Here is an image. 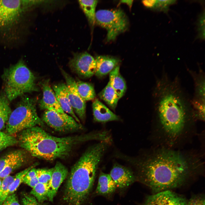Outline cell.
Masks as SVG:
<instances>
[{"instance_id":"cell-39","label":"cell","mask_w":205,"mask_h":205,"mask_svg":"<svg viewBox=\"0 0 205 205\" xmlns=\"http://www.w3.org/2000/svg\"><path fill=\"white\" fill-rule=\"evenodd\" d=\"M133 0H122L120 1L121 3H125L127 4L130 8L132 6L133 3Z\"/></svg>"},{"instance_id":"cell-32","label":"cell","mask_w":205,"mask_h":205,"mask_svg":"<svg viewBox=\"0 0 205 205\" xmlns=\"http://www.w3.org/2000/svg\"><path fill=\"white\" fill-rule=\"evenodd\" d=\"M176 1V0H152L150 9L167 12L169 6L175 4Z\"/></svg>"},{"instance_id":"cell-6","label":"cell","mask_w":205,"mask_h":205,"mask_svg":"<svg viewBox=\"0 0 205 205\" xmlns=\"http://www.w3.org/2000/svg\"><path fill=\"white\" fill-rule=\"evenodd\" d=\"M44 125L37 113L36 100L25 96L11 112L6 125L5 132L14 136L26 129Z\"/></svg>"},{"instance_id":"cell-8","label":"cell","mask_w":205,"mask_h":205,"mask_svg":"<svg viewBox=\"0 0 205 205\" xmlns=\"http://www.w3.org/2000/svg\"><path fill=\"white\" fill-rule=\"evenodd\" d=\"M41 119L44 123L59 132H73L82 130L83 128L81 124L65 112L60 113L46 110Z\"/></svg>"},{"instance_id":"cell-1","label":"cell","mask_w":205,"mask_h":205,"mask_svg":"<svg viewBox=\"0 0 205 205\" xmlns=\"http://www.w3.org/2000/svg\"><path fill=\"white\" fill-rule=\"evenodd\" d=\"M194 155L161 148L154 149L137 163L136 177L155 193L179 187L201 166Z\"/></svg>"},{"instance_id":"cell-33","label":"cell","mask_w":205,"mask_h":205,"mask_svg":"<svg viewBox=\"0 0 205 205\" xmlns=\"http://www.w3.org/2000/svg\"><path fill=\"white\" fill-rule=\"evenodd\" d=\"M19 150L7 153L0 158V173L8 163L12 160L18 153Z\"/></svg>"},{"instance_id":"cell-14","label":"cell","mask_w":205,"mask_h":205,"mask_svg":"<svg viewBox=\"0 0 205 205\" xmlns=\"http://www.w3.org/2000/svg\"><path fill=\"white\" fill-rule=\"evenodd\" d=\"M43 92L42 97L39 106L41 109L54 111L60 113L65 112L62 109L52 88L49 79L45 80L40 83Z\"/></svg>"},{"instance_id":"cell-28","label":"cell","mask_w":205,"mask_h":205,"mask_svg":"<svg viewBox=\"0 0 205 205\" xmlns=\"http://www.w3.org/2000/svg\"><path fill=\"white\" fill-rule=\"evenodd\" d=\"M15 176L10 175L3 179L0 188V205L9 195L10 186L13 183Z\"/></svg>"},{"instance_id":"cell-26","label":"cell","mask_w":205,"mask_h":205,"mask_svg":"<svg viewBox=\"0 0 205 205\" xmlns=\"http://www.w3.org/2000/svg\"><path fill=\"white\" fill-rule=\"evenodd\" d=\"M9 101L5 94L0 96V131L5 128L12 112Z\"/></svg>"},{"instance_id":"cell-19","label":"cell","mask_w":205,"mask_h":205,"mask_svg":"<svg viewBox=\"0 0 205 205\" xmlns=\"http://www.w3.org/2000/svg\"><path fill=\"white\" fill-rule=\"evenodd\" d=\"M116 188L115 184L110 174L103 172L100 174L95 191L97 195L110 196L115 192Z\"/></svg>"},{"instance_id":"cell-29","label":"cell","mask_w":205,"mask_h":205,"mask_svg":"<svg viewBox=\"0 0 205 205\" xmlns=\"http://www.w3.org/2000/svg\"><path fill=\"white\" fill-rule=\"evenodd\" d=\"M37 164V163L34 164L16 175L13 181L10 186L9 195L14 193L20 184L23 182L24 178L26 173L31 169L36 166Z\"/></svg>"},{"instance_id":"cell-36","label":"cell","mask_w":205,"mask_h":205,"mask_svg":"<svg viewBox=\"0 0 205 205\" xmlns=\"http://www.w3.org/2000/svg\"><path fill=\"white\" fill-rule=\"evenodd\" d=\"M205 197L203 195L195 196L187 202V205H205Z\"/></svg>"},{"instance_id":"cell-21","label":"cell","mask_w":205,"mask_h":205,"mask_svg":"<svg viewBox=\"0 0 205 205\" xmlns=\"http://www.w3.org/2000/svg\"><path fill=\"white\" fill-rule=\"evenodd\" d=\"M194 81V96L193 99L205 102V77L203 71L196 72L189 71Z\"/></svg>"},{"instance_id":"cell-13","label":"cell","mask_w":205,"mask_h":205,"mask_svg":"<svg viewBox=\"0 0 205 205\" xmlns=\"http://www.w3.org/2000/svg\"><path fill=\"white\" fill-rule=\"evenodd\" d=\"M110 175L114 182L116 188L120 190L127 188L136 180V177L131 171L118 164L114 165Z\"/></svg>"},{"instance_id":"cell-24","label":"cell","mask_w":205,"mask_h":205,"mask_svg":"<svg viewBox=\"0 0 205 205\" xmlns=\"http://www.w3.org/2000/svg\"><path fill=\"white\" fill-rule=\"evenodd\" d=\"M99 95L111 108L115 110L119 98L109 82Z\"/></svg>"},{"instance_id":"cell-2","label":"cell","mask_w":205,"mask_h":205,"mask_svg":"<svg viewBox=\"0 0 205 205\" xmlns=\"http://www.w3.org/2000/svg\"><path fill=\"white\" fill-rule=\"evenodd\" d=\"M153 97L155 117L160 131L169 144L177 142L196 118L191 101L177 77L171 79L163 73L157 79Z\"/></svg>"},{"instance_id":"cell-23","label":"cell","mask_w":205,"mask_h":205,"mask_svg":"<svg viewBox=\"0 0 205 205\" xmlns=\"http://www.w3.org/2000/svg\"><path fill=\"white\" fill-rule=\"evenodd\" d=\"M97 0H79L80 6L83 11L90 24L93 26L95 23L96 8Z\"/></svg>"},{"instance_id":"cell-9","label":"cell","mask_w":205,"mask_h":205,"mask_svg":"<svg viewBox=\"0 0 205 205\" xmlns=\"http://www.w3.org/2000/svg\"><path fill=\"white\" fill-rule=\"evenodd\" d=\"M69 65L80 76L89 78L95 74L96 62L92 56L85 52L75 54L69 62Z\"/></svg>"},{"instance_id":"cell-20","label":"cell","mask_w":205,"mask_h":205,"mask_svg":"<svg viewBox=\"0 0 205 205\" xmlns=\"http://www.w3.org/2000/svg\"><path fill=\"white\" fill-rule=\"evenodd\" d=\"M109 81L120 99L124 94L126 89L125 81L120 72V66L116 67L109 73Z\"/></svg>"},{"instance_id":"cell-22","label":"cell","mask_w":205,"mask_h":205,"mask_svg":"<svg viewBox=\"0 0 205 205\" xmlns=\"http://www.w3.org/2000/svg\"><path fill=\"white\" fill-rule=\"evenodd\" d=\"M27 157L25 151L19 150L15 157L4 167L0 173V178L3 179L10 175L17 169L23 165L27 161Z\"/></svg>"},{"instance_id":"cell-4","label":"cell","mask_w":205,"mask_h":205,"mask_svg":"<svg viewBox=\"0 0 205 205\" xmlns=\"http://www.w3.org/2000/svg\"><path fill=\"white\" fill-rule=\"evenodd\" d=\"M101 142L89 148L72 167L67 180L63 200L68 205H81L93 187L99 164L107 148Z\"/></svg>"},{"instance_id":"cell-7","label":"cell","mask_w":205,"mask_h":205,"mask_svg":"<svg viewBox=\"0 0 205 205\" xmlns=\"http://www.w3.org/2000/svg\"><path fill=\"white\" fill-rule=\"evenodd\" d=\"M95 20L107 30L108 41L114 40L118 34L127 29L128 25L126 14L120 9L99 10L96 13Z\"/></svg>"},{"instance_id":"cell-38","label":"cell","mask_w":205,"mask_h":205,"mask_svg":"<svg viewBox=\"0 0 205 205\" xmlns=\"http://www.w3.org/2000/svg\"><path fill=\"white\" fill-rule=\"evenodd\" d=\"M23 182L32 188L36 186L39 183V182L37 177L32 179L23 180Z\"/></svg>"},{"instance_id":"cell-37","label":"cell","mask_w":205,"mask_h":205,"mask_svg":"<svg viewBox=\"0 0 205 205\" xmlns=\"http://www.w3.org/2000/svg\"><path fill=\"white\" fill-rule=\"evenodd\" d=\"M1 205H20L17 196L13 193L9 195Z\"/></svg>"},{"instance_id":"cell-12","label":"cell","mask_w":205,"mask_h":205,"mask_svg":"<svg viewBox=\"0 0 205 205\" xmlns=\"http://www.w3.org/2000/svg\"><path fill=\"white\" fill-rule=\"evenodd\" d=\"M187 202L182 197L170 190H165L150 196L142 205H187Z\"/></svg>"},{"instance_id":"cell-5","label":"cell","mask_w":205,"mask_h":205,"mask_svg":"<svg viewBox=\"0 0 205 205\" xmlns=\"http://www.w3.org/2000/svg\"><path fill=\"white\" fill-rule=\"evenodd\" d=\"M2 78L5 95L9 101L26 93L38 91L35 76L21 60L5 70Z\"/></svg>"},{"instance_id":"cell-30","label":"cell","mask_w":205,"mask_h":205,"mask_svg":"<svg viewBox=\"0 0 205 205\" xmlns=\"http://www.w3.org/2000/svg\"><path fill=\"white\" fill-rule=\"evenodd\" d=\"M18 144V141L13 136L0 131V151L8 147Z\"/></svg>"},{"instance_id":"cell-11","label":"cell","mask_w":205,"mask_h":205,"mask_svg":"<svg viewBox=\"0 0 205 205\" xmlns=\"http://www.w3.org/2000/svg\"><path fill=\"white\" fill-rule=\"evenodd\" d=\"M61 71L66 82L68 98L71 105L79 118L84 121L86 116V103L79 94L76 81L62 69Z\"/></svg>"},{"instance_id":"cell-18","label":"cell","mask_w":205,"mask_h":205,"mask_svg":"<svg viewBox=\"0 0 205 205\" xmlns=\"http://www.w3.org/2000/svg\"><path fill=\"white\" fill-rule=\"evenodd\" d=\"M96 68L95 73L99 77L104 76L118 65L119 60L117 58L107 56H99L95 59Z\"/></svg>"},{"instance_id":"cell-40","label":"cell","mask_w":205,"mask_h":205,"mask_svg":"<svg viewBox=\"0 0 205 205\" xmlns=\"http://www.w3.org/2000/svg\"><path fill=\"white\" fill-rule=\"evenodd\" d=\"M3 179L0 178V188Z\"/></svg>"},{"instance_id":"cell-17","label":"cell","mask_w":205,"mask_h":205,"mask_svg":"<svg viewBox=\"0 0 205 205\" xmlns=\"http://www.w3.org/2000/svg\"><path fill=\"white\" fill-rule=\"evenodd\" d=\"M92 108L94 119L96 122H105L117 121L119 117L110 110L98 99L93 101Z\"/></svg>"},{"instance_id":"cell-15","label":"cell","mask_w":205,"mask_h":205,"mask_svg":"<svg viewBox=\"0 0 205 205\" xmlns=\"http://www.w3.org/2000/svg\"><path fill=\"white\" fill-rule=\"evenodd\" d=\"M68 173L67 169L60 162H57L54 167L51 179L48 186V199L52 202L58 189L67 177Z\"/></svg>"},{"instance_id":"cell-35","label":"cell","mask_w":205,"mask_h":205,"mask_svg":"<svg viewBox=\"0 0 205 205\" xmlns=\"http://www.w3.org/2000/svg\"><path fill=\"white\" fill-rule=\"evenodd\" d=\"M22 205H40L33 196L24 194L22 199Z\"/></svg>"},{"instance_id":"cell-16","label":"cell","mask_w":205,"mask_h":205,"mask_svg":"<svg viewBox=\"0 0 205 205\" xmlns=\"http://www.w3.org/2000/svg\"><path fill=\"white\" fill-rule=\"evenodd\" d=\"M57 99L64 112L69 114L75 120L80 123L79 120L74 112L67 94V87L63 83L54 85L53 87Z\"/></svg>"},{"instance_id":"cell-25","label":"cell","mask_w":205,"mask_h":205,"mask_svg":"<svg viewBox=\"0 0 205 205\" xmlns=\"http://www.w3.org/2000/svg\"><path fill=\"white\" fill-rule=\"evenodd\" d=\"M76 82L78 93L85 101L94 99L96 94L93 86L91 83L77 80Z\"/></svg>"},{"instance_id":"cell-27","label":"cell","mask_w":205,"mask_h":205,"mask_svg":"<svg viewBox=\"0 0 205 205\" xmlns=\"http://www.w3.org/2000/svg\"><path fill=\"white\" fill-rule=\"evenodd\" d=\"M30 193L38 202H42L48 199V186L39 182L32 188Z\"/></svg>"},{"instance_id":"cell-3","label":"cell","mask_w":205,"mask_h":205,"mask_svg":"<svg viewBox=\"0 0 205 205\" xmlns=\"http://www.w3.org/2000/svg\"><path fill=\"white\" fill-rule=\"evenodd\" d=\"M97 133L58 137L48 134L41 127L34 126L18 133V144L32 156L48 161L64 159L70 155L73 148L80 144L99 140Z\"/></svg>"},{"instance_id":"cell-34","label":"cell","mask_w":205,"mask_h":205,"mask_svg":"<svg viewBox=\"0 0 205 205\" xmlns=\"http://www.w3.org/2000/svg\"><path fill=\"white\" fill-rule=\"evenodd\" d=\"M205 13L204 11L202 13L198 22V37L202 40L205 38Z\"/></svg>"},{"instance_id":"cell-31","label":"cell","mask_w":205,"mask_h":205,"mask_svg":"<svg viewBox=\"0 0 205 205\" xmlns=\"http://www.w3.org/2000/svg\"><path fill=\"white\" fill-rule=\"evenodd\" d=\"M54 170V167L50 169H36V174L39 183L48 186Z\"/></svg>"},{"instance_id":"cell-10","label":"cell","mask_w":205,"mask_h":205,"mask_svg":"<svg viewBox=\"0 0 205 205\" xmlns=\"http://www.w3.org/2000/svg\"><path fill=\"white\" fill-rule=\"evenodd\" d=\"M22 8V0H0V29L15 23Z\"/></svg>"}]
</instances>
